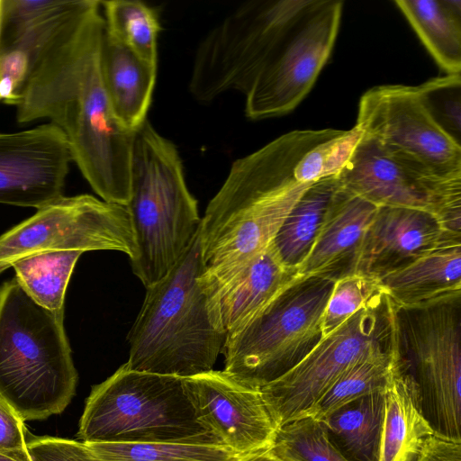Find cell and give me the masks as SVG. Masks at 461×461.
Here are the masks:
<instances>
[{
  "mask_svg": "<svg viewBox=\"0 0 461 461\" xmlns=\"http://www.w3.org/2000/svg\"><path fill=\"white\" fill-rule=\"evenodd\" d=\"M339 0H249L196 49L188 88L200 103L244 96L251 120L292 112L310 93L339 33Z\"/></svg>",
  "mask_w": 461,
  "mask_h": 461,
  "instance_id": "cell-1",
  "label": "cell"
},
{
  "mask_svg": "<svg viewBox=\"0 0 461 461\" xmlns=\"http://www.w3.org/2000/svg\"><path fill=\"white\" fill-rule=\"evenodd\" d=\"M104 32L101 2L89 0L33 61L14 105L19 123L50 120L93 190L105 202L126 205L133 131L115 118L104 86Z\"/></svg>",
  "mask_w": 461,
  "mask_h": 461,
  "instance_id": "cell-2",
  "label": "cell"
},
{
  "mask_svg": "<svg viewBox=\"0 0 461 461\" xmlns=\"http://www.w3.org/2000/svg\"><path fill=\"white\" fill-rule=\"evenodd\" d=\"M323 133L292 131L232 163L202 218L200 281L205 292L223 285L272 243L312 185L299 180L297 167Z\"/></svg>",
  "mask_w": 461,
  "mask_h": 461,
  "instance_id": "cell-3",
  "label": "cell"
},
{
  "mask_svg": "<svg viewBox=\"0 0 461 461\" xmlns=\"http://www.w3.org/2000/svg\"><path fill=\"white\" fill-rule=\"evenodd\" d=\"M203 270L199 232L169 273L147 287L128 334L129 368L182 378L212 370L225 336L210 316Z\"/></svg>",
  "mask_w": 461,
  "mask_h": 461,
  "instance_id": "cell-4",
  "label": "cell"
},
{
  "mask_svg": "<svg viewBox=\"0 0 461 461\" xmlns=\"http://www.w3.org/2000/svg\"><path fill=\"white\" fill-rule=\"evenodd\" d=\"M77 372L64 312L35 303L16 278L0 286V396L23 420L61 413L76 393Z\"/></svg>",
  "mask_w": 461,
  "mask_h": 461,
  "instance_id": "cell-5",
  "label": "cell"
},
{
  "mask_svg": "<svg viewBox=\"0 0 461 461\" xmlns=\"http://www.w3.org/2000/svg\"><path fill=\"white\" fill-rule=\"evenodd\" d=\"M125 206L137 245L132 272L148 287L169 273L199 234L202 222L176 146L148 119L133 131Z\"/></svg>",
  "mask_w": 461,
  "mask_h": 461,
  "instance_id": "cell-6",
  "label": "cell"
},
{
  "mask_svg": "<svg viewBox=\"0 0 461 461\" xmlns=\"http://www.w3.org/2000/svg\"><path fill=\"white\" fill-rule=\"evenodd\" d=\"M77 437L86 444L222 446L199 421L184 378L135 371L126 363L92 387Z\"/></svg>",
  "mask_w": 461,
  "mask_h": 461,
  "instance_id": "cell-7",
  "label": "cell"
},
{
  "mask_svg": "<svg viewBox=\"0 0 461 461\" xmlns=\"http://www.w3.org/2000/svg\"><path fill=\"white\" fill-rule=\"evenodd\" d=\"M334 283L325 277L303 278L226 336L223 371L260 389L291 370L322 339V315Z\"/></svg>",
  "mask_w": 461,
  "mask_h": 461,
  "instance_id": "cell-8",
  "label": "cell"
},
{
  "mask_svg": "<svg viewBox=\"0 0 461 461\" xmlns=\"http://www.w3.org/2000/svg\"><path fill=\"white\" fill-rule=\"evenodd\" d=\"M396 326L424 417L434 432L461 440V297L417 309L396 307Z\"/></svg>",
  "mask_w": 461,
  "mask_h": 461,
  "instance_id": "cell-9",
  "label": "cell"
},
{
  "mask_svg": "<svg viewBox=\"0 0 461 461\" xmlns=\"http://www.w3.org/2000/svg\"><path fill=\"white\" fill-rule=\"evenodd\" d=\"M396 307L384 294L359 310L285 375L260 388L277 428L303 417L357 361L391 345Z\"/></svg>",
  "mask_w": 461,
  "mask_h": 461,
  "instance_id": "cell-10",
  "label": "cell"
},
{
  "mask_svg": "<svg viewBox=\"0 0 461 461\" xmlns=\"http://www.w3.org/2000/svg\"><path fill=\"white\" fill-rule=\"evenodd\" d=\"M55 250H116L132 259L137 245L127 207L79 194L38 209L0 236V275L22 258Z\"/></svg>",
  "mask_w": 461,
  "mask_h": 461,
  "instance_id": "cell-11",
  "label": "cell"
},
{
  "mask_svg": "<svg viewBox=\"0 0 461 461\" xmlns=\"http://www.w3.org/2000/svg\"><path fill=\"white\" fill-rule=\"evenodd\" d=\"M340 185L376 207L431 213L447 234L461 237V176H447L386 152L361 132L337 176Z\"/></svg>",
  "mask_w": 461,
  "mask_h": 461,
  "instance_id": "cell-12",
  "label": "cell"
},
{
  "mask_svg": "<svg viewBox=\"0 0 461 461\" xmlns=\"http://www.w3.org/2000/svg\"><path fill=\"white\" fill-rule=\"evenodd\" d=\"M386 152L447 176H461V144L427 110L418 86H376L360 98L357 123Z\"/></svg>",
  "mask_w": 461,
  "mask_h": 461,
  "instance_id": "cell-13",
  "label": "cell"
},
{
  "mask_svg": "<svg viewBox=\"0 0 461 461\" xmlns=\"http://www.w3.org/2000/svg\"><path fill=\"white\" fill-rule=\"evenodd\" d=\"M184 383L199 421L221 445L242 456L272 447L278 428L260 389L213 369Z\"/></svg>",
  "mask_w": 461,
  "mask_h": 461,
  "instance_id": "cell-14",
  "label": "cell"
},
{
  "mask_svg": "<svg viewBox=\"0 0 461 461\" xmlns=\"http://www.w3.org/2000/svg\"><path fill=\"white\" fill-rule=\"evenodd\" d=\"M72 156L50 122L0 133V203L37 210L64 196Z\"/></svg>",
  "mask_w": 461,
  "mask_h": 461,
  "instance_id": "cell-15",
  "label": "cell"
},
{
  "mask_svg": "<svg viewBox=\"0 0 461 461\" xmlns=\"http://www.w3.org/2000/svg\"><path fill=\"white\" fill-rule=\"evenodd\" d=\"M447 235L429 212L377 207L361 245L355 274L380 279L438 246Z\"/></svg>",
  "mask_w": 461,
  "mask_h": 461,
  "instance_id": "cell-16",
  "label": "cell"
},
{
  "mask_svg": "<svg viewBox=\"0 0 461 461\" xmlns=\"http://www.w3.org/2000/svg\"><path fill=\"white\" fill-rule=\"evenodd\" d=\"M301 279L271 243L223 285L204 292L213 325L225 337L240 330Z\"/></svg>",
  "mask_w": 461,
  "mask_h": 461,
  "instance_id": "cell-17",
  "label": "cell"
},
{
  "mask_svg": "<svg viewBox=\"0 0 461 461\" xmlns=\"http://www.w3.org/2000/svg\"><path fill=\"white\" fill-rule=\"evenodd\" d=\"M376 210L375 205L347 191L339 183L299 276L336 281L355 274L365 233Z\"/></svg>",
  "mask_w": 461,
  "mask_h": 461,
  "instance_id": "cell-18",
  "label": "cell"
},
{
  "mask_svg": "<svg viewBox=\"0 0 461 461\" xmlns=\"http://www.w3.org/2000/svg\"><path fill=\"white\" fill-rule=\"evenodd\" d=\"M399 309H417L461 297V239L432 250L378 279Z\"/></svg>",
  "mask_w": 461,
  "mask_h": 461,
  "instance_id": "cell-19",
  "label": "cell"
},
{
  "mask_svg": "<svg viewBox=\"0 0 461 461\" xmlns=\"http://www.w3.org/2000/svg\"><path fill=\"white\" fill-rule=\"evenodd\" d=\"M104 86L120 124L133 131L147 120L156 84L150 64L110 39L104 32L100 55Z\"/></svg>",
  "mask_w": 461,
  "mask_h": 461,
  "instance_id": "cell-20",
  "label": "cell"
},
{
  "mask_svg": "<svg viewBox=\"0 0 461 461\" xmlns=\"http://www.w3.org/2000/svg\"><path fill=\"white\" fill-rule=\"evenodd\" d=\"M88 0H0V53L24 52L31 64Z\"/></svg>",
  "mask_w": 461,
  "mask_h": 461,
  "instance_id": "cell-21",
  "label": "cell"
},
{
  "mask_svg": "<svg viewBox=\"0 0 461 461\" xmlns=\"http://www.w3.org/2000/svg\"><path fill=\"white\" fill-rule=\"evenodd\" d=\"M384 393L379 461H413L434 430L423 415L417 385L401 351Z\"/></svg>",
  "mask_w": 461,
  "mask_h": 461,
  "instance_id": "cell-22",
  "label": "cell"
},
{
  "mask_svg": "<svg viewBox=\"0 0 461 461\" xmlns=\"http://www.w3.org/2000/svg\"><path fill=\"white\" fill-rule=\"evenodd\" d=\"M394 4L447 75L461 74V1L396 0Z\"/></svg>",
  "mask_w": 461,
  "mask_h": 461,
  "instance_id": "cell-23",
  "label": "cell"
},
{
  "mask_svg": "<svg viewBox=\"0 0 461 461\" xmlns=\"http://www.w3.org/2000/svg\"><path fill=\"white\" fill-rule=\"evenodd\" d=\"M384 392L354 400L321 420L330 440L349 461H379Z\"/></svg>",
  "mask_w": 461,
  "mask_h": 461,
  "instance_id": "cell-24",
  "label": "cell"
},
{
  "mask_svg": "<svg viewBox=\"0 0 461 461\" xmlns=\"http://www.w3.org/2000/svg\"><path fill=\"white\" fill-rule=\"evenodd\" d=\"M339 186L337 176L317 181L306 189L293 207L272 241L285 267L299 270L305 261Z\"/></svg>",
  "mask_w": 461,
  "mask_h": 461,
  "instance_id": "cell-25",
  "label": "cell"
},
{
  "mask_svg": "<svg viewBox=\"0 0 461 461\" xmlns=\"http://www.w3.org/2000/svg\"><path fill=\"white\" fill-rule=\"evenodd\" d=\"M399 357L396 326L390 346L376 349L357 361L303 416L321 421L354 400L384 391Z\"/></svg>",
  "mask_w": 461,
  "mask_h": 461,
  "instance_id": "cell-26",
  "label": "cell"
},
{
  "mask_svg": "<svg viewBox=\"0 0 461 461\" xmlns=\"http://www.w3.org/2000/svg\"><path fill=\"white\" fill-rule=\"evenodd\" d=\"M82 253L39 252L16 260L12 267L16 280L35 303L52 312H64L67 287Z\"/></svg>",
  "mask_w": 461,
  "mask_h": 461,
  "instance_id": "cell-27",
  "label": "cell"
},
{
  "mask_svg": "<svg viewBox=\"0 0 461 461\" xmlns=\"http://www.w3.org/2000/svg\"><path fill=\"white\" fill-rule=\"evenodd\" d=\"M100 2L105 34L140 59L157 65L161 27L156 10L140 1Z\"/></svg>",
  "mask_w": 461,
  "mask_h": 461,
  "instance_id": "cell-28",
  "label": "cell"
},
{
  "mask_svg": "<svg viewBox=\"0 0 461 461\" xmlns=\"http://www.w3.org/2000/svg\"><path fill=\"white\" fill-rule=\"evenodd\" d=\"M88 445L104 461H239L243 457L219 445L173 442Z\"/></svg>",
  "mask_w": 461,
  "mask_h": 461,
  "instance_id": "cell-29",
  "label": "cell"
},
{
  "mask_svg": "<svg viewBox=\"0 0 461 461\" xmlns=\"http://www.w3.org/2000/svg\"><path fill=\"white\" fill-rule=\"evenodd\" d=\"M270 449L282 461H349L330 440L324 423L310 416L278 427Z\"/></svg>",
  "mask_w": 461,
  "mask_h": 461,
  "instance_id": "cell-30",
  "label": "cell"
},
{
  "mask_svg": "<svg viewBox=\"0 0 461 461\" xmlns=\"http://www.w3.org/2000/svg\"><path fill=\"white\" fill-rule=\"evenodd\" d=\"M383 294L378 279L373 277L351 274L336 280L322 315V338Z\"/></svg>",
  "mask_w": 461,
  "mask_h": 461,
  "instance_id": "cell-31",
  "label": "cell"
},
{
  "mask_svg": "<svg viewBox=\"0 0 461 461\" xmlns=\"http://www.w3.org/2000/svg\"><path fill=\"white\" fill-rule=\"evenodd\" d=\"M417 86L437 124L461 144V74L434 77Z\"/></svg>",
  "mask_w": 461,
  "mask_h": 461,
  "instance_id": "cell-32",
  "label": "cell"
},
{
  "mask_svg": "<svg viewBox=\"0 0 461 461\" xmlns=\"http://www.w3.org/2000/svg\"><path fill=\"white\" fill-rule=\"evenodd\" d=\"M26 449L32 461H104L88 444L68 438L37 437Z\"/></svg>",
  "mask_w": 461,
  "mask_h": 461,
  "instance_id": "cell-33",
  "label": "cell"
},
{
  "mask_svg": "<svg viewBox=\"0 0 461 461\" xmlns=\"http://www.w3.org/2000/svg\"><path fill=\"white\" fill-rule=\"evenodd\" d=\"M31 72L28 56L18 50L0 53V91L2 101L14 105Z\"/></svg>",
  "mask_w": 461,
  "mask_h": 461,
  "instance_id": "cell-34",
  "label": "cell"
},
{
  "mask_svg": "<svg viewBox=\"0 0 461 461\" xmlns=\"http://www.w3.org/2000/svg\"><path fill=\"white\" fill-rule=\"evenodd\" d=\"M24 421L0 396V450L26 447Z\"/></svg>",
  "mask_w": 461,
  "mask_h": 461,
  "instance_id": "cell-35",
  "label": "cell"
},
{
  "mask_svg": "<svg viewBox=\"0 0 461 461\" xmlns=\"http://www.w3.org/2000/svg\"><path fill=\"white\" fill-rule=\"evenodd\" d=\"M413 461H461V440L434 432L424 440Z\"/></svg>",
  "mask_w": 461,
  "mask_h": 461,
  "instance_id": "cell-36",
  "label": "cell"
},
{
  "mask_svg": "<svg viewBox=\"0 0 461 461\" xmlns=\"http://www.w3.org/2000/svg\"><path fill=\"white\" fill-rule=\"evenodd\" d=\"M0 461H32L26 447L13 449L0 450Z\"/></svg>",
  "mask_w": 461,
  "mask_h": 461,
  "instance_id": "cell-37",
  "label": "cell"
},
{
  "mask_svg": "<svg viewBox=\"0 0 461 461\" xmlns=\"http://www.w3.org/2000/svg\"><path fill=\"white\" fill-rule=\"evenodd\" d=\"M239 461H282L271 449L243 456Z\"/></svg>",
  "mask_w": 461,
  "mask_h": 461,
  "instance_id": "cell-38",
  "label": "cell"
},
{
  "mask_svg": "<svg viewBox=\"0 0 461 461\" xmlns=\"http://www.w3.org/2000/svg\"><path fill=\"white\" fill-rule=\"evenodd\" d=\"M2 100L1 91H0V101Z\"/></svg>",
  "mask_w": 461,
  "mask_h": 461,
  "instance_id": "cell-39",
  "label": "cell"
}]
</instances>
